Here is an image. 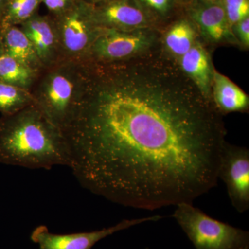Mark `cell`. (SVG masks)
Instances as JSON below:
<instances>
[{"instance_id": "obj_8", "label": "cell", "mask_w": 249, "mask_h": 249, "mask_svg": "<svg viewBox=\"0 0 249 249\" xmlns=\"http://www.w3.org/2000/svg\"><path fill=\"white\" fill-rule=\"evenodd\" d=\"M91 11L98 27L129 31L150 25L146 12L135 0H108Z\"/></svg>"}, {"instance_id": "obj_10", "label": "cell", "mask_w": 249, "mask_h": 249, "mask_svg": "<svg viewBox=\"0 0 249 249\" xmlns=\"http://www.w3.org/2000/svg\"><path fill=\"white\" fill-rule=\"evenodd\" d=\"M185 76L188 77L208 101H212L214 67L204 45L196 40L186 54L176 60Z\"/></svg>"}, {"instance_id": "obj_14", "label": "cell", "mask_w": 249, "mask_h": 249, "mask_svg": "<svg viewBox=\"0 0 249 249\" xmlns=\"http://www.w3.org/2000/svg\"><path fill=\"white\" fill-rule=\"evenodd\" d=\"M22 30L32 44L39 60H49L55 43V34L49 23L43 18L32 16L24 22Z\"/></svg>"}, {"instance_id": "obj_4", "label": "cell", "mask_w": 249, "mask_h": 249, "mask_svg": "<svg viewBox=\"0 0 249 249\" xmlns=\"http://www.w3.org/2000/svg\"><path fill=\"white\" fill-rule=\"evenodd\" d=\"M84 74L85 70L62 67L48 75L41 85L35 104L62 130L74 111Z\"/></svg>"}, {"instance_id": "obj_22", "label": "cell", "mask_w": 249, "mask_h": 249, "mask_svg": "<svg viewBox=\"0 0 249 249\" xmlns=\"http://www.w3.org/2000/svg\"><path fill=\"white\" fill-rule=\"evenodd\" d=\"M70 1V0H42L47 9L55 12L66 9Z\"/></svg>"}, {"instance_id": "obj_1", "label": "cell", "mask_w": 249, "mask_h": 249, "mask_svg": "<svg viewBox=\"0 0 249 249\" xmlns=\"http://www.w3.org/2000/svg\"><path fill=\"white\" fill-rule=\"evenodd\" d=\"M222 114L165 50L85 70L63 129L70 166L93 194L134 209L191 203L217 186Z\"/></svg>"}, {"instance_id": "obj_6", "label": "cell", "mask_w": 249, "mask_h": 249, "mask_svg": "<svg viewBox=\"0 0 249 249\" xmlns=\"http://www.w3.org/2000/svg\"><path fill=\"white\" fill-rule=\"evenodd\" d=\"M218 178L227 186L232 206L239 213L249 209V150L226 142L221 154Z\"/></svg>"}, {"instance_id": "obj_13", "label": "cell", "mask_w": 249, "mask_h": 249, "mask_svg": "<svg viewBox=\"0 0 249 249\" xmlns=\"http://www.w3.org/2000/svg\"><path fill=\"white\" fill-rule=\"evenodd\" d=\"M4 53L34 70L39 59L35 49L22 29L8 26L0 28Z\"/></svg>"}, {"instance_id": "obj_20", "label": "cell", "mask_w": 249, "mask_h": 249, "mask_svg": "<svg viewBox=\"0 0 249 249\" xmlns=\"http://www.w3.org/2000/svg\"><path fill=\"white\" fill-rule=\"evenodd\" d=\"M236 40L239 43L249 48V17L246 18L232 28Z\"/></svg>"}, {"instance_id": "obj_11", "label": "cell", "mask_w": 249, "mask_h": 249, "mask_svg": "<svg viewBox=\"0 0 249 249\" xmlns=\"http://www.w3.org/2000/svg\"><path fill=\"white\" fill-rule=\"evenodd\" d=\"M196 21L205 40L212 44L237 42L222 3L205 2L193 11Z\"/></svg>"}, {"instance_id": "obj_23", "label": "cell", "mask_w": 249, "mask_h": 249, "mask_svg": "<svg viewBox=\"0 0 249 249\" xmlns=\"http://www.w3.org/2000/svg\"><path fill=\"white\" fill-rule=\"evenodd\" d=\"M9 0H0V25H1V19L4 16L6 6L9 3Z\"/></svg>"}, {"instance_id": "obj_25", "label": "cell", "mask_w": 249, "mask_h": 249, "mask_svg": "<svg viewBox=\"0 0 249 249\" xmlns=\"http://www.w3.org/2000/svg\"><path fill=\"white\" fill-rule=\"evenodd\" d=\"M245 249H249V248Z\"/></svg>"}, {"instance_id": "obj_2", "label": "cell", "mask_w": 249, "mask_h": 249, "mask_svg": "<svg viewBox=\"0 0 249 249\" xmlns=\"http://www.w3.org/2000/svg\"><path fill=\"white\" fill-rule=\"evenodd\" d=\"M0 163L32 169L70 168L63 132L36 104L0 119Z\"/></svg>"}, {"instance_id": "obj_12", "label": "cell", "mask_w": 249, "mask_h": 249, "mask_svg": "<svg viewBox=\"0 0 249 249\" xmlns=\"http://www.w3.org/2000/svg\"><path fill=\"white\" fill-rule=\"evenodd\" d=\"M212 101L222 115L232 112H245L248 111L249 107L248 95L215 69L213 76Z\"/></svg>"}, {"instance_id": "obj_18", "label": "cell", "mask_w": 249, "mask_h": 249, "mask_svg": "<svg viewBox=\"0 0 249 249\" xmlns=\"http://www.w3.org/2000/svg\"><path fill=\"white\" fill-rule=\"evenodd\" d=\"M42 0H9L0 28L24 22L32 17Z\"/></svg>"}, {"instance_id": "obj_3", "label": "cell", "mask_w": 249, "mask_h": 249, "mask_svg": "<svg viewBox=\"0 0 249 249\" xmlns=\"http://www.w3.org/2000/svg\"><path fill=\"white\" fill-rule=\"evenodd\" d=\"M173 217L196 249L249 248V232L210 217L191 203L177 205Z\"/></svg>"}, {"instance_id": "obj_17", "label": "cell", "mask_w": 249, "mask_h": 249, "mask_svg": "<svg viewBox=\"0 0 249 249\" xmlns=\"http://www.w3.org/2000/svg\"><path fill=\"white\" fill-rule=\"evenodd\" d=\"M33 104L35 103L23 88L0 81V112L3 116L15 114Z\"/></svg>"}, {"instance_id": "obj_15", "label": "cell", "mask_w": 249, "mask_h": 249, "mask_svg": "<svg viewBox=\"0 0 249 249\" xmlns=\"http://www.w3.org/2000/svg\"><path fill=\"white\" fill-rule=\"evenodd\" d=\"M196 40L194 26L187 19H182L173 24L165 34L164 50L177 60L186 54Z\"/></svg>"}, {"instance_id": "obj_24", "label": "cell", "mask_w": 249, "mask_h": 249, "mask_svg": "<svg viewBox=\"0 0 249 249\" xmlns=\"http://www.w3.org/2000/svg\"><path fill=\"white\" fill-rule=\"evenodd\" d=\"M4 53V49H3L2 40H1V31H0V55Z\"/></svg>"}, {"instance_id": "obj_19", "label": "cell", "mask_w": 249, "mask_h": 249, "mask_svg": "<svg viewBox=\"0 0 249 249\" xmlns=\"http://www.w3.org/2000/svg\"><path fill=\"white\" fill-rule=\"evenodd\" d=\"M228 22L231 28L249 17V0H223Z\"/></svg>"}, {"instance_id": "obj_5", "label": "cell", "mask_w": 249, "mask_h": 249, "mask_svg": "<svg viewBox=\"0 0 249 249\" xmlns=\"http://www.w3.org/2000/svg\"><path fill=\"white\" fill-rule=\"evenodd\" d=\"M158 40L157 34L149 28L129 31L103 28L89 48L100 61L121 62L157 48Z\"/></svg>"}, {"instance_id": "obj_9", "label": "cell", "mask_w": 249, "mask_h": 249, "mask_svg": "<svg viewBox=\"0 0 249 249\" xmlns=\"http://www.w3.org/2000/svg\"><path fill=\"white\" fill-rule=\"evenodd\" d=\"M101 28L95 22L91 9L79 4L62 18L60 34L64 47L71 53H79L90 46Z\"/></svg>"}, {"instance_id": "obj_16", "label": "cell", "mask_w": 249, "mask_h": 249, "mask_svg": "<svg viewBox=\"0 0 249 249\" xmlns=\"http://www.w3.org/2000/svg\"><path fill=\"white\" fill-rule=\"evenodd\" d=\"M34 71L7 54L0 55V81L3 83L24 89L32 82Z\"/></svg>"}, {"instance_id": "obj_7", "label": "cell", "mask_w": 249, "mask_h": 249, "mask_svg": "<svg viewBox=\"0 0 249 249\" xmlns=\"http://www.w3.org/2000/svg\"><path fill=\"white\" fill-rule=\"evenodd\" d=\"M161 216L124 219L116 225L101 230L70 234H55L49 232L46 226H38L31 232V240L38 245L39 249H91L99 241L115 232L147 222H157Z\"/></svg>"}, {"instance_id": "obj_21", "label": "cell", "mask_w": 249, "mask_h": 249, "mask_svg": "<svg viewBox=\"0 0 249 249\" xmlns=\"http://www.w3.org/2000/svg\"><path fill=\"white\" fill-rule=\"evenodd\" d=\"M148 9L160 16L169 14L173 7V0H142Z\"/></svg>"}]
</instances>
